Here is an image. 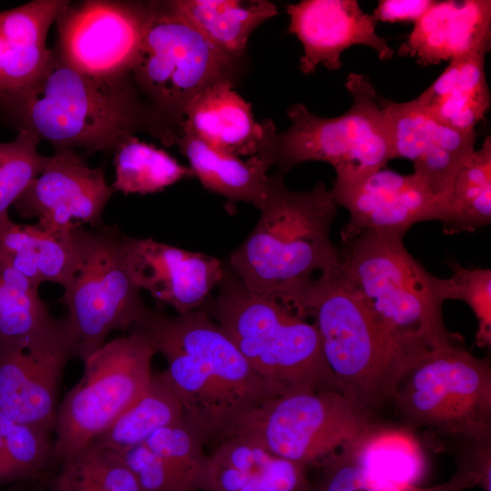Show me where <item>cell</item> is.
Wrapping results in <instances>:
<instances>
[{"label":"cell","mask_w":491,"mask_h":491,"mask_svg":"<svg viewBox=\"0 0 491 491\" xmlns=\"http://www.w3.org/2000/svg\"><path fill=\"white\" fill-rule=\"evenodd\" d=\"M133 328L165 358L162 372L205 444L229 436L244 415L286 393L251 367L203 307L175 316L149 308Z\"/></svg>","instance_id":"1"},{"label":"cell","mask_w":491,"mask_h":491,"mask_svg":"<svg viewBox=\"0 0 491 491\" xmlns=\"http://www.w3.org/2000/svg\"><path fill=\"white\" fill-rule=\"evenodd\" d=\"M259 211L256 225L226 264L248 292L303 317L306 292L340 261L330 239L337 205L321 182L312 190L295 192L281 175H271Z\"/></svg>","instance_id":"2"},{"label":"cell","mask_w":491,"mask_h":491,"mask_svg":"<svg viewBox=\"0 0 491 491\" xmlns=\"http://www.w3.org/2000/svg\"><path fill=\"white\" fill-rule=\"evenodd\" d=\"M0 105L17 123L55 148L115 149L139 130L159 131L130 75L104 78L66 63L55 49L25 91Z\"/></svg>","instance_id":"3"},{"label":"cell","mask_w":491,"mask_h":491,"mask_svg":"<svg viewBox=\"0 0 491 491\" xmlns=\"http://www.w3.org/2000/svg\"><path fill=\"white\" fill-rule=\"evenodd\" d=\"M396 233L365 232L344 241L340 265L386 336L407 364L430 349L461 342L442 315L436 276Z\"/></svg>","instance_id":"4"},{"label":"cell","mask_w":491,"mask_h":491,"mask_svg":"<svg viewBox=\"0 0 491 491\" xmlns=\"http://www.w3.org/2000/svg\"><path fill=\"white\" fill-rule=\"evenodd\" d=\"M218 287L217 296L202 307L257 374L286 392H341L313 323L248 292L226 263Z\"/></svg>","instance_id":"5"},{"label":"cell","mask_w":491,"mask_h":491,"mask_svg":"<svg viewBox=\"0 0 491 491\" xmlns=\"http://www.w3.org/2000/svg\"><path fill=\"white\" fill-rule=\"evenodd\" d=\"M301 314L313 319L324 358L342 393L369 412L391 399L407 363L347 280L340 261L312 284Z\"/></svg>","instance_id":"6"},{"label":"cell","mask_w":491,"mask_h":491,"mask_svg":"<svg viewBox=\"0 0 491 491\" xmlns=\"http://www.w3.org/2000/svg\"><path fill=\"white\" fill-rule=\"evenodd\" d=\"M234 59L170 1L150 2L130 76L165 145H173L195 95L218 81L231 79Z\"/></svg>","instance_id":"7"},{"label":"cell","mask_w":491,"mask_h":491,"mask_svg":"<svg viewBox=\"0 0 491 491\" xmlns=\"http://www.w3.org/2000/svg\"><path fill=\"white\" fill-rule=\"evenodd\" d=\"M456 342L418 356L398 376L391 399L411 426L469 443H490L491 368Z\"/></svg>","instance_id":"8"},{"label":"cell","mask_w":491,"mask_h":491,"mask_svg":"<svg viewBox=\"0 0 491 491\" xmlns=\"http://www.w3.org/2000/svg\"><path fill=\"white\" fill-rule=\"evenodd\" d=\"M346 87L353 103L339 116L326 118L303 104L288 107L290 127L274 136L270 155L279 175L306 161L336 171V182H349L385 168L391 160L386 118L369 76L350 73Z\"/></svg>","instance_id":"9"},{"label":"cell","mask_w":491,"mask_h":491,"mask_svg":"<svg viewBox=\"0 0 491 491\" xmlns=\"http://www.w3.org/2000/svg\"><path fill=\"white\" fill-rule=\"evenodd\" d=\"M155 354L146 336L133 328L83 362L81 378L58 406L56 464L71 460L92 444L141 396L152 377Z\"/></svg>","instance_id":"10"},{"label":"cell","mask_w":491,"mask_h":491,"mask_svg":"<svg viewBox=\"0 0 491 491\" xmlns=\"http://www.w3.org/2000/svg\"><path fill=\"white\" fill-rule=\"evenodd\" d=\"M63 288V318L82 362L111 332L131 330L149 310L128 272L125 235L113 230H78L75 266Z\"/></svg>","instance_id":"11"},{"label":"cell","mask_w":491,"mask_h":491,"mask_svg":"<svg viewBox=\"0 0 491 491\" xmlns=\"http://www.w3.org/2000/svg\"><path fill=\"white\" fill-rule=\"evenodd\" d=\"M371 421L370 412L342 392L295 390L244 415L230 436L306 467L340 454Z\"/></svg>","instance_id":"12"},{"label":"cell","mask_w":491,"mask_h":491,"mask_svg":"<svg viewBox=\"0 0 491 491\" xmlns=\"http://www.w3.org/2000/svg\"><path fill=\"white\" fill-rule=\"evenodd\" d=\"M150 2L87 0L69 3L56 19L55 52L91 75H130L144 35Z\"/></svg>","instance_id":"13"},{"label":"cell","mask_w":491,"mask_h":491,"mask_svg":"<svg viewBox=\"0 0 491 491\" xmlns=\"http://www.w3.org/2000/svg\"><path fill=\"white\" fill-rule=\"evenodd\" d=\"M72 357L64 318L20 344L0 343V412L54 434L63 374Z\"/></svg>","instance_id":"14"},{"label":"cell","mask_w":491,"mask_h":491,"mask_svg":"<svg viewBox=\"0 0 491 491\" xmlns=\"http://www.w3.org/2000/svg\"><path fill=\"white\" fill-rule=\"evenodd\" d=\"M114 193L102 167H90L76 150L58 147L14 206L43 229L64 233L98 225Z\"/></svg>","instance_id":"15"},{"label":"cell","mask_w":491,"mask_h":491,"mask_svg":"<svg viewBox=\"0 0 491 491\" xmlns=\"http://www.w3.org/2000/svg\"><path fill=\"white\" fill-rule=\"evenodd\" d=\"M337 206L349 212L343 242L365 232L405 235L415 224L444 219L446 201L416 175L382 168L330 189Z\"/></svg>","instance_id":"16"},{"label":"cell","mask_w":491,"mask_h":491,"mask_svg":"<svg viewBox=\"0 0 491 491\" xmlns=\"http://www.w3.org/2000/svg\"><path fill=\"white\" fill-rule=\"evenodd\" d=\"M377 101L386 122L391 159L410 160L413 174L446 201L456 174L476 150V132L440 123L415 99L395 102L378 95Z\"/></svg>","instance_id":"17"},{"label":"cell","mask_w":491,"mask_h":491,"mask_svg":"<svg viewBox=\"0 0 491 491\" xmlns=\"http://www.w3.org/2000/svg\"><path fill=\"white\" fill-rule=\"evenodd\" d=\"M128 272L134 284L177 315L201 308L224 276L218 258L150 238L125 235Z\"/></svg>","instance_id":"18"},{"label":"cell","mask_w":491,"mask_h":491,"mask_svg":"<svg viewBox=\"0 0 491 491\" xmlns=\"http://www.w3.org/2000/svg\"><path fill=\"white\" fill-rule=\"evenodd\" d=\"M288 31L303 45L300 69L313 74L318 65L329 70L342 65V53L356 45L373 48L380 60L393 57L394 50L376 30L372 15L356 0H303L286 5Z\"/></svg>","instance_id":"19"},{"label":"cell","mask_w":491,"mask_h":491,"mask_svg":"<svg viewBox=\"0 0 491 491\" xmlns=\"http://www.w3.org/2000/svg\"><path fill=\"white\" fill-rule=\"evenodd\" d=\"M490 43V0L435 1L414 24L397 55L427 66L489 51Z\"/></svg>","instance_id":"20"},{"label":"cell","mask_w":491,"mask_h":491,"mask_svg":"<svg viewBox=\"0 0 491 491\" xmlns=\"http://www.w3.org/2000/svg\"><path fill=\"white\" fill-rule=\"evenodd\" d=\"M181 129L239 157L267 154L276 135L271 120L255 121L251 105L234 90L231 79L218 81L195 95L185 111Z\"/></svg>","instance_id":"21"},{"label":"cell","mask_w":491,"mask_h":491,"mask_svg":"<svg viewBox=\"0 0 491 491\" xmlns=\"http://www.w3.org/2000/svg\"><path fill=\"white\" fill-rule=\"evenodd\" d=\"M70 2L34 0L0 11V103L28 89L49 63L50 26Z\"/></svg>","instance_id":"22"},{"label":"cell","mask_w":491,"mask_h":491,"mask_svg":"<svg viewBox=\"0 0 491 491\" xmlns=\"http://www.w3.org/2000/svg\"><path fill=\"white\" fill-rule=\"evenodd\" d=\"M306 467L256 442L230 436L208 455L203 491H309Z\"/></svg>","instance_id":"23"},{"label":"cell","mask_w":491,"mask_h":491,"mask_svg":"<svg viewBox=\"0 0 491 491\" xmlns=\"http://www.w3.org/2000/svg\"><path fill=\"white\" fill-rule=\"evenodd\" d=\"M173 144L188 159L194 175L207 190L235 202L254 205L259 209L269 188L267 170L273 165L268 154L241 157L216 150L181 129Z\"/></svg>","instance_id":"24"},{"label":"cell","mask_w":491,"mask_h":491,"mask_svg":"<svg viewBox=\"0 0 491 491\" xmlns=\"http://www.w3.org/2000/svg\"><path fill=\"white\" fill-rule=\"evenodd\" d=\"M482 50L453 59L443 73L417 97L416 103L440 123L463 132L476 131L490 107Z\"/></svg>","instance_id":"25"},{"label":"cell","mask_w":491,"mask_h":491,"mask_svg":"<svg viewBox=\"0 0 491 491\" xmlns=\"http://www.w3.org/2000/svg\"><path fill=\"white\" fill-rule=\"evenodd\" d=\"M51 233L36 225H20L8 215L0 217V260L33 284L64 286L75 262L77 232Z\"/></svg>","instance_id":"26"},{"label":"cell","mask_w":491,"mask_h":491,"mask_svg":"<svg viewBox=\"0 0 491 491\" xmlns=\"http://www.w3.org/2000/svg\"><path fill=\"white\" fill-rule=\"evenodd\" d=\"M340 455L373 476L403 486H419L426 469L422 446L410 430L373 421Z\"/></svg>","instance_id":"27"},{"label":"cell","mask_w":491,"mask_h":491,"mask_svg":"<svg viewBox=\"0 0 491 491\" xmlns=\"http://www.w3.org/2000/svg\"><path fill=\"white\" fill-rule=\"evenodd\" d=\"M172 6L227 55L235 58L251 33L277 15L267 0H175Z\"/></svg>","instance_id":"28"},{"label":"cell","mask_w":491,"mask_h":491,"mask_svg":"<svg viewBox=\"0 0 491 491\" xmlns=\"http://www.w3.org/2000/svg\"><path fill=\"white\" fill-rule=\"evenodd\" d=\"M184 416L182 403L163 372L153 373L141 396L93 443L121 452L145 444L157 430Z\"/></svg>","instance_id":"29"},{"label":"cell","mask_w":491,"mask_h":491,"mask_svg":"<svg viewBox=\"0 0 491 491\" xmlns=\"http://www.w3.org/2000/svg\"><path fill=\"white\" fill-rule=\"evenodd\" d=\"M491 223V136L460 168L441 221L446 234L474 232Z\"/></svg>","instance_id":"30"},{"label":"cell","mask_w":491,"mask_h":491,"mask_svg":"<svg viewBox=\"0 0 491 491\" xmlns=\"http://www.w3.org/2000/svg\"><path fill=\"white\" fill-rule=\"evenodd\" d=\"M115 191L154 194L185 177L195 176L190 167L180 165L165 150L129 136L115 149Z\"/></svg>","instance_id":"31"},{"label":"cell","mask_w":491,"mask_h":491,"mask_svg":"<svg viewBox=\"0 0 491 491\" xmlns=\"http://www.w3.org/2000/svg\"><path fill=\"white\" fill-rule=\"evenodd\" d=\"M38 288L0 260V343L20 344L55 320Z\"/></svg>","instance_id":"32"},{"label":"cell","mask_w":491,"mask_h":491,"mask_svg":"<svg viewBox=\"0 0 491 491\" xmlns=\"http://www.w3.org/2000/svg\"><path fill=\"white\" fill-rule=\"evenodd\" d=\"M52 435L34 426L12 422L0 470V487L43 479L56 464Z\"/></svg>","instance_id":"33"},{"label":"cell","mask_w":491,"mask_h":491,"mask_svg":"<svg viewBox=\"0 0 491 491\" xmlns=\"http://www.w3.org/2000/svg\"><path fill=\"white\" fill-rule=\"evenodd\" d=\"M145 445L167 463L193 491L201 490L208 455L202 436L185 416L157 430Z\"/></svg>","instance_id":"34"},{"label":"cell","mask_w":491,"mask_h":491,"mask_svg":"<svg viewBox=\"0 0 491 491\" xmlns=\"http://www.w3.org/2000/svg\"><path fill=\"white\" fill-rule=\"evenodd\" d=\"M40 138L27 129H18L11 142H0V217L42 172L47 156L38 153Z\"/></svg>","instance_id":"35"},{"label":"cell","mask_w":491,"mask_h":491,"mask_svg":"<svg viewBox=\"0 0 491 491\" xmlns=\"http://www.w3.org/2000/svg\"><path fill=\"white\" fill-rule=\"evenodd\" d=\"M322 467L309 491H462L473 487L469 477L459 470L448 481L432 487L398 486L373 476L340 454Z\"/></svg>","instance_id":"36"},{"label":"cell","mask_w":491,"mask_h":491,"mask_svg":"<svg viewBox=\"0 0 491 491\" xmlns=\"http://www.w3.org/2000/svg\"><path fill=\"white\" fill-rule=\"evenodd\" d=\"M453 275L436 277V286L440 298L466 302L477 321L476 344L478 347L491 345V270L490 268H465L452 266Z\"/></svg>","instance_id":"37"},{"label":"cell","mask_w":491,"mask_h":491,"mask_svg":"<svg viewBox=\"0 0 491 491\" xmlns=\"http://www.w3.org/2000/svg\"><path fill=\"white\" fill-rule=\"evenodd\" d=\"M63 465L73 467L101 491H142L121 456L95 443Z\"/></svg>","instance_id":"38"},{"label":"cell","mask_w":491,"mask_h":491,"mask_svg":"<svg viewBox=\"0 0 491 491\" xmlns=\"http://www.w3.org/2000/svg\"><path fill=\"white\" fill-rule=\"evenodd\" d=\"M117 453L136 477L142 491H193L167 463L145 444Z\"/></svg>","instance_id":"39"},{"label":"cell","mask_w":491,"mask_h":491,"mask_svg":"<svg viewBox=\"0 0 491 491\" xmlns=\"http://www.w3.org/2000/svg\"><path fill=\"white\" fill-rule=\"evenodd\" d=\"M434 0H380L372 16L377 23L418 21L433 5Z\"/></svg>","instance_id":"40"},{"label":"cell","mask_w":491,"mask_h":491,"mask_svg":"<svg viewBox=\"0 0 491 491\" xmlns=\"http://www.w3.org/2000/svg\"><path fill=\"white\" fill-rule=\"evenodd\" d=\"M60 467V472L51 480V491H101L70 466Z\"/></svg>","instance_id":"41"},{"label":"cell","mask_w":491,"mask_h":491,"mask_svg":"<svg viewBox=\"0 0 491 491\" xmlns=\"http://www.w3.org/2000/svg\"><path fill=\"white\" fill-rule=\"evenodd\" d=\"M12 420L0 412V470L3 464L5 442L8 431L10 429Z\"/></svg>","instance_id":"42"},{"label":"cell","mask_w":491,"mask_h":491,"mask_svg":"<svg viewBox=\"0 0 491 491\" xmlns=\"http://www.w3.org/2000/svg\"><path fill=\"white\" fill-rule=\"evenodd\" d=\"M39 480L23 481L0 487V491H40Z\"/></svg>","instance_id":"43"}]
</instances>
